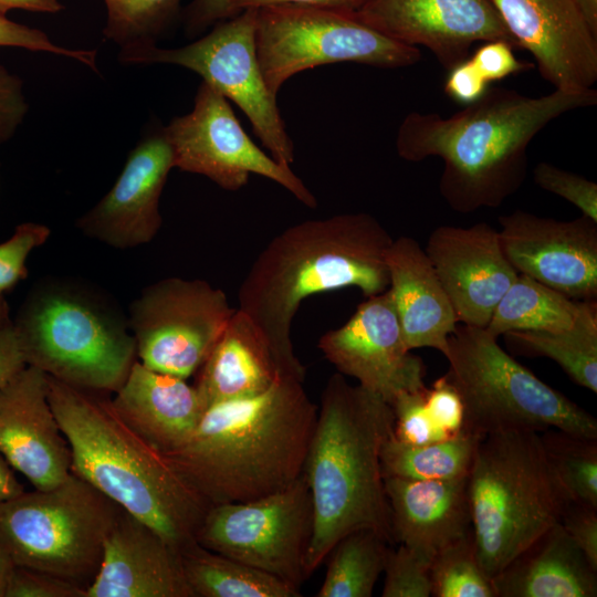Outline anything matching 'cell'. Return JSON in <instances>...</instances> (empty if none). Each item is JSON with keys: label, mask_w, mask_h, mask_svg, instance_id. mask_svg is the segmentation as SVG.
Returning <instances> with one entry per match:
<instances>
[{"label": "cell", "mask_w": 597, "mask_h": 597, "mask_svg": "<svg viewBox=\"0 0 597 597\" xmlns=\"http://www.w3.org/2000/svg\"><path fill=\"white\" fill-rule=\"evenodd\" d=\"M597 103V91L554 92L525 96L490 87L485 94L449 117L410 112L400 123L396 150L405 160L429 157L443 161L439 190L460 213L495 208L523 185L527 147L551 122L565 113Z\"/></svg>", "instance_id": "6da1fadb"}, {"label": "cell", "mask_w": 597, "mask_h": 597, "mask_svg": "<svg viewBox=\"0 0 597 597\" xmlns=\"http://www.w3.org/2000/svg\"><path fill=\"white\" fill-rule=\"evenodd\" d=\"M303 383L280 375L256 396L209 407L190 436L163 454L209 506L286 488L303 472L318 413Z\"/></svg>", "instance_id": "7a4b0ae2"}, {"label": "cell", "mask_w": 597, "mask_h": 597, "mask_svg": "<svg viewBox=\"0 0 597 597\" xmlns=\"http://www.w3.org/2000/svg\"><path fill=\"white\" fill-rule=\"evenodd\" d=\"M391 241L375 217L357 212L296 223L262 250L240 285L238 308L263 332L282 375L305 379L291 339L302 302L348 286L366 297L386 291Z\"/></svg>", "instance_id": "3957f363"}, {"label": "cell", "mask_w": 597, "mask_h": 597, "mask_svg": "<svg viewBox=\"0 0 597 597\" xmlns=\"http://www.w3.org/2000/svg\"><path fill=\"white\" fill-rule=\"evenodd\" d=\"M392 432L394 412L387 401L350 385L339 373L329 377L303 467L314 512L306 578L353 531L371 528L395 544L380 462Z\"/></svg>", "instance_id": "277c9868"}, {"label": "cell", "mask_w": 597, "mask_h": 597, "mask_svg": "<svg viewBox=\"0 0 597 597\" xmlns=\"http://www.w3.org/2000/svg\"><path fill=\"white\" fill-rule=\"evenodd\" d=\"M48 397L71 449V472L156 531L171 547L196 542L209 505L103 392L48 376Z\"/></svg>", "instance_id": "5b68a950"}, {"label": "cell", "mask_w": 597, "mask_h": 597, "mask_svg": "<svg viewBox=\"0 0 597 597\" xmlns=\"http://www.w3.org/2000/svg\"><path fill=\"white\" fill-rule=\"evenodd\" d=\"M476 555L492 579L559 522L569 501L538 431L510 429L483 436L468 473Z\"/></svg>", "instance_id": "8992f818"}, {"label": "cell", "mask_w": 597, "mask_h": 597, "mask_svg": "<svg viewBox=\"0 0 597 597\" xmlns=\"http://www.w3.org/2000/svg\"><path fill=\"white\" fill-rule=\"evenodd\" d=\"M28 365L74 387L115 392L136 360V343L117 308L73 282L34 289L14 322Z\"/></svg>", "instance_id": "52a82bcc"}, {"label": "cell", "mask_w": 597, "mask_h": 597, "mask_svg": "<svg viewBox=\"0 0 597 597\" xmlns=\"http://www.w3.org/2000/svg\"><path fill=\"white\" fill-rule=\"evenodd\" d=\"M486 328L457 325L448 337L446 374L464 406V427L480 437L499 430L549 428L597 438V421L516 362Z\"/></svg>", "instance_id": "ba28073f"}, {"label": "cell", "mask_w": 597, "mask_h": 597, "mask_svg": "<svg viewBox=\"0 0 597 597\" xmlns=\"http://www.w3.org/2000/svg\"><path fill=\"white\" fill-rule=\"evenodd\" d=\"M122 507L74 473L60 484L0 502V545L14 566L44 572L85 589Z\"/></svg>", "instance_id": "9c48e42d"}, {"label": "cell", "mask_w": 597, "mask_h": 597, "mask_svg": "<svg viewBox=\"0 0 597 597\" xmlns=\"http://www.w3.org/2000/svg\"><path fill=\"white\" fill-rule=\"evenodd\" d=\"M255 46L269 90L277 95L295 74L316 66L354 62L399 69L418 63L421 52L392 40L354 13L274 4L255 9Z\"/></svg>", "instance_id": "30bf717a"}, {"label": "cell", "mask_w": 597, "mask_h": 597, "mask_svg": "<svg viewBox=\"0 0 597 597\" xmlns=\"http://www.w3.org/2000/svg\"><path fill=\"white\" fill-rule=\"evenodd\" d=\"M198 40L172 49L157 45L119 52L126 64H174L202 77L247 115L253 132L280 164L294 161V144L268 87L255 46V9H247L216 23Z\"/></svg>", "instance_id": "8fae6325"}, {"label": "cell", "mask_w": 597, "mask_h": 597, "mask_svg": "<svg viewBox=\"0 0 597 597\" xmlns=\"http://www.w3.org/2000/svg\"><path fill=\"white\" fill-rule=\"evenodd\" d=\"M314 531L308 484L302 474L286 488L251 501L211 505L196 542L300 589Z\"/></svg>", "instance_id": "7c38bea8"}, {"label": "cell", "mask_w": 597, "mask_h": 597, "mask_svg": "<svg viewBox=\"0 0 597 597\" xmlns=\"http://www.w3.org/2000/svg\"><path fill=\"white\" fill-rule=\"evenodd\" d=\"M220 289L170 277L144 290L130 307L129 328L144 366L187 379L198 371L234 313Z\"/></svg>", "instance_id": "4fadbf2b"}, {"label": "cell", "mask_w": 597, "mask_h": 597, "mask_svg": "<svg viewBox=\"0 0 597 597\" xmlns=\"http://www.w3.org/2000/svg\"><path fill=\"white\" fill-rule=\"evenodd\" d=\"M164 130L175 167L182 171L202 175L230 191L245 186L250 175H259L285 188L303 205L317 206L314 195L291 167L258 147L229 101L203 81L192 109L174 117Z\"/></svg>", "instance_id": "5bb4252c"}, {"label": "cell", "mask_w": 597, "mask_h": 597, "mask_svg": "<svg viewBox=\"0 0 597 597\" xmlns=\"http://www.w3.org/2000/svg\"><path fill=\"white\" fill-rule=\"evenodd\" d=\"M317 346L339 374L354 377L389 405L404 392L426 388V366L405 344L388 289L368 296L344 325L326 332Z\"/></svg>", "instance_id": "9a60e30c"}, {"label": "cell", "mask_w": 597, "mask_h": 597, "mask_svg": "<svg viewBox=\"0 0 597 597\" xmlns=\"http://www.w3.org/2000/svg\"><path fill=\"white\" fill-rule=\"evenodd\" d=\"M503 253L525 274L574 301L597 298V221L516 210L499 218Z\"/></svg>", "instance_id": "2e32d148"}, {"label": "cell", "mask_w": 597, "mask_h": 597, "mask_svg": "<svg viewBox=\"0 0 597 597\" xmlns=\"http://www.w3.org/2000/svg\"><path fill=\"white\" fill-rule=\"evenodd\" d=\"M354 14L392 40L425 46L446 70L476 42L504 40L517 49L491 0H367Z\"/></svg>", "instance_id": "e0dca14e"}, {"label": "cell", "mask_w": 597, "mask_h": 597, "mask_svg": "<svg viewBox=\"0 0 597 597\" xmlns=\"http://www.w3.org/2000/svg\"><path fill=\"white\" fill-rule=\"evenodd\" d=\"M517 49L528 51L555 90L583 92L597 81V36L575 0H491Z\"/></svg>", "instance_id": "ac0fdd59"}, {"label": "cell", "mask_w": 597, "mask_h": 597, "mask_svg": "<svg viewBox=\"0 0 597 597\" xmlns=\"http://www.w3.org/2000/svg\"><path fill=\"white\" fill-rule=\"evenodd\" d=\"M425 251L458 323L485 328L519 274L503 253L499 230L486 222L440 226L429 235Z\"/></svg>", "instance_id": "d6986e66"}, {"label": "cell", "mask_w": 597, "mask_h": 597, "mask_svg": "<svg viewBox=\"0 0 597 597\" xmlns=\"http://www.w3.org/2000/svg\"><path fill=\"white\" fill-rule=\"evenodd\" d=\"M174 167L164 127L148 130L129 151L113 187L77 227L117 249L148 243L160 229L159 199Z\"/></svg>", "instance_id": "ffe728a7"}, {"label": "cell", "mask_w": 597, "mask_h": 597, "mask_svg": "<svg viewBox=\"0 0 597 597\" xmlns=\"http://www.w3.org/2000/svg\"><path fill=\"white\" fill-rule=\"evenodd\" d=\"M0 454L38 490L71 473V449L48 397V375L28 365L0 388Z\"/></svg>", "instance_id": "44dd1931"}, {"label": "cell", "mask_w": 597, "mask_h": 597, "mask_svg": "<svg viewBox=\"0 0 597 597\" xmlns=\"http://www.w3.org/2000/svg\"><path fill=\"white\" fill-rule=\"evenodd\" d=\"M86 597H192L179 552L150 526L122 510L104 542Z\"/></svg>", "instance_id": "7402d4cb"}, {"label": "cell", "mask_w": 597, "mask_h": 597, "mask_svg": "<svg viewBox=\"0 0 597 597\" xmlns=\"http://www.w3.org/2000/svg\"><path fill=\"white\" fill-rule=\"evenodd\" d=\"M394 542L433 558L472 532L468 474L454 479L384 478Z\"/></svg>", "instance_id": "603a6c76"}, {"label": "cell", "mask_w": 597, "mask_h": 597, "mask_svg": "<svg viewBox=\"0 0 597 597\" xmlns=\"http://www.w3.org/2000/svg\"><path fill=\"white\" fill-rule=\"evenodd\" d=\"M386 266L407 348L430 347L446 355L448 337L459 323L426 251L410 237L392 239Z\"/></svg>", "instance_id": "cb8c5ba5"}, {"label": "cell", "mask_w": 597, "mask_h": 597, "mask_svg": "<svg viewBox=\"0 0 597 597\" xmlns=\"http://www.w3.org/2000/svg\"><path fill=\"white\" fill-rule=\"evenodd\" d=\"M111 402L119 417L161 453L179 447L203 412L195 387L186 379L155 371L137 359Z\"/></svg>", "instance_id": "d4e9b609"}, {"label": "cell", "mask_w": 597, "mask_h": 597, "mask_svg": "<svg viewBox=\"0 0 597 597\" xmlns=\"http://www.w3.org/2000/svg\"><path fill=\"white\" fill-rule=\"evenodd\" d=\"M282 375L263 332L237 308L197 371L193 385L202 411L256 396Z\"/></svg>", "instance_id": "484cf974"}, {"label": "cell", "mask_w": 597, "mask_h": 597, "mask_svg": "<svg viewBox=\"0 0 597 597\" xmlns=\"http://www.w3.org/2000/svg\"><path fill=\"white\" fill-rule=\"evenodd\" d=\"M496 597H596L597 569L554 524L492 579Z\"/></svg>", "instance_id": "4316f807"}, {"label": "cell", "mask_w": 597, "mask_h": 597, "mask_svg": "<svg viewBox=\"0 0 597 597\" xmlns=\"http://www.w3.org/2000/svg\"><path fill=\"white\" fill-rule=\"evenodd\" d=\"M503 336L512 350L548 357L574 383L597 392V300L580 301L577 317L568 329L511 331Z\"/></svg>", "instance_id": "83f0119b"}, {"label": "cell", "mask_w": 597, "mask_h": 597, "mask_svg": "<svg viewBox=\"0 0 597 597\" xmlns=\"http://www.w3.org/2000/svg\"><path fill=\"white\" fill-rule=\"evenodd\" d=\"M192 597H297L300 589L197 542L180 551Z\"/></svg>", "instance_id": "f1b7e54d"}, {"label": "cell", "mask_w": 597, "mask_h": 597, "mask_svg": "<svg viewBox=\"0 0 597 597\" xmlns=\"http://www.w3.org/2000/svg\"><path fill=\"white\" fill-rule=\"evenodd\" d=\"M580 301L519 273L485 327L499 337L511 331L559 332L573 326Z\"/></svg>", "instance_id": "f546056e"}, {"label": "cell", "mask_w": 597, "mask_h": 597, "mask_svg": "<svg viewBox=\"0 0 597 597\" xmlns=\"http://www.w3.org/2000/svg\"><path fill=\"white\" fill-rule=\"evenodd\" d=\"M481 438L463 429L457 436L444 440L409 444L397 440L392 432L380 452L383 475L409 480H440L467 475Z\"/></svg>", "instance_id": "4dcf8cb0"}, {"label": "cell", "mask_w": 597, "mask_h": 597, "mask_svg": "<svg viewBox=\"0 0 597 597\" xmlns=\"http://www.w3.org/2000/svg\"><path fill=\"white\" fill-rule=\"evenodd\" d=\"M392 544L379 532L360 528L332 548L317 597H370Z\"/></svg>", "instance_id": "1f68e13d"}, {"label": "cell", "mask_w": 597, "mask_h": 597, "mask_svg": "<svg viewBox=\"0 0 597 597\" xmlns=\"http://www.w3.org/2000/svg\"><path fill=\"white\" fill-rule=\"evenodd\" d=\"M106 23L103 35L130 52L157 45L181 11L182 0H103Z\"/></svg>", "instance_id": "d6a6232c"}, {"label": "cell", "mask_w": 597, "mask_h": 597, "mask_svg": "<svg viewBox=\"0 0 597 597\" xmlns=\"http://www.w3.org/2000/svg\"><path fill=\"white\" fill-rule=\"evenodd\" d=\"M540 436L568 500L597 507V438L555 428L546 429Z\"/></svg>", "instance_id": "836d02e7"}, {"label": "cell", "mask_w": 597, "mask_h": 597, "mask_svg": "<svg viewBox=\"0 0 597 597\" xmlns=\"http://www.w3.org/2000/svg\"><path fill=\"white\" fill-rule=\"evenodd\" d=\"M430 577L434 597H496L478 559L473 532L433 556Z\"/></svg>", "instance_id": "e575fe53"}, {"label": "cell", "mask_w": 597, "mask_h": 597, "mask_svg": "<svg viewBox=\"0 0 597 597\" xmlns=\"http://www.w3.org/2000/svg\"><path fill=\"white\" fill-rule=\"evenodd\" d=\"M431 558L402 544L390 546L384 567L383 597H429Z\"/></svg>", "instance_id": "d590c367"}, {"label": "cell", "mask_w": 597, "mask_h": 597, "mask_svg": "<svg viewBox=\"0 0 597 597\" xmlns=\"http://www.w3.org/2000/svg\"><path fill=\"white\" fill-rule=\"evenodd\" d=\"M427 387L418 391L404 392L391 404L394 412V437L409 444H426L449 437L429 415L425 395Z\"/></svg>", "instance_id": "8d00e7d4"}, {"label": "cell", "mask_w": 597, "mask_h": 597, "mask_svg": "<svg viewBox=\"0 0 597 597\" xmlns=\"http://www.w3.org/2000/svg\"><path fill=\"white\" fill-rule=\"evenodd\" d=\"M50 233V228L44 224L25 222L0 243V295L27 276L25 262L29 254L42 245Z\"/></svg>", "instance_id": "74e56055"}, {"label": "cell", "mask_w": 597, "mask_h": 597, "mask_svg": "<svg viewBox=\"0 0 597 597\" xmlns=\"http://www.w3.org/2000/svg\"><path fill=\"white\" fill-rule=\"evenodd\" d=\"M533 177L542 189L567 200L586 216L597 221V184L548 163H538Z\"/></svg>", "instance_id": "f35d334b"}, {"label": "cell", "mask_w": 597, "mask_h": 597, "mask_svg": "<svg viewBox=\"0 0 597 597\" xmlns=\"http://www.w3.org/2000/svg\"><path fill=\"white\" fill-rule=\"evenodd\" d=\"M0 46L21 48L41 51L73 59L97 71L96 50H81L60 46L42 31L17 23L6 15H0Z\"/></svg>", "instance_id": "ab89813d"}, {"label": "cell", "mask_w": 597, "mask_h": 597, "mask_svg": "<svg viewBox=\"0 0 597 597\" xmlns=\"http://www.w3.org/2000/svg\"><path fill=\"white\" fill-rule=\"evenodd\" d=\"M4 597H86V589L44 572L13 566Z\"/></svg>", "instance_id": "60d3db41"}, {"label": "cell", "mask_w": 597, "mask_h": 597, "mask_svg": "<svg viewBox=\"0 0 597 597\" xmlns=\"http://www.w3.org/2000/svg\"><path fill=\"white\" fill-rule=\"evenodd\" d=\"M425 404L434 423L449 437L463 430L464 406L458 390L446 375L427 388Z\"/></svg>", "instance_id": "b9f144b4"}, {"label": "cell", "mask_w": 597, "mask_h": 597, "mask_svg": "<svg viewBox=\"0 0 597 597\" xmlns=\"http://www.w3.org/2000/svg\"><path fill=\"white\" fill-rule=\"evenodd\" d=\"M514 46L504 40L486 41L473 51L469 59L478 72L491 84L533 66L519 61Z\"/></svg>", "instance_id": "7bdbcfd3"}, {"label": "cell", "mask_w": 597, "mask_h": 597, "mask_svg": "<svg viewBox=\"0 0 597 597\" xmlns=\"http://www.w3.org/2000/svg\"><path fill=\"white\" fill-rule=\"evenodd\" d=\"M558 523L597 569V507L568 501Z\"/></svg>", "instance_id": "ee69618b"}, {"label": "cell", "mask_w": 597, "mask_h": 597, "mask_svg": "<svg viewBox=\"0 0 597 597\" xmlns=\"http://www.w3.org/2000/svg\"><path fill=\"white\" fill-rule=\"evenodd\" d=\"M27 112L21 78L0 63V146L13 136Z\"/></svg>", "instance_id": "f6af8a7d"}, {"label": "cell", "mask_w": 597, "mask_h": 597, "mask_svg": "<svg viewBox=\"0 0 597 597\" xmlns=\"http://www.w3.org/2000/svg\"><path fill=\"white\" fill-rule=\"evenodd\" d=\"M448 71L443 91L455 103L464 106L474 103L490 88V83L478 72L469 56Z\"/></svg>", "instance_id": "bcb514c9"}, {"label": "cell", "mask_w": 597, "mask_h": 597, "mask_svg": "<svg viewBox=\"0 0 597 597\" xmlns=\"http://www.w3.org/2000/svg\"><path fill=\"white\" fill-rule=\"evenodd\" d=\"M232 0H192L184 10L185 32L189 38L203 33L216 23L231 18Z\"/></svg>", "instance_id": "7dc6e473"}, {"label": "cell", "mask_w": 597, "mask_h": 597, "mask_svg": "<svg viewBox=\"0 0 597 597\" xmlns=\"http://www.w3.org/2000/svg\"><path fill=\"white\" fill-rule=\"evenodd\" d=\"M28 366L25 352L14 323L0 325V388Z\"/></svg>", "instance_id": "c3c4849f"}, {"label": "cell", "mask_w": 597, "mask_h": 597, "mask_svg": "<svg viewBox=\"0 0 597 597\" xmlns=\"http://www.w3.org/2000/svg\"><path fill=\"white\" fill-rule=\"evenodd\" d=\"M366 2L367 0H232L231 15L233 17L247 9H259L274 4H294L356 13Z\"/></svg>", "instance_id": "681fc988"}, {"label": "cell", "mask_w": 597, "mask_h": 597, "mask_svg": "<svg viewBox=\"0 0 597 597\" xmlns=\"http://www.w3.org/2000/svg\"><path fill=\"white\" fill-rule=\"evenodd\" d=\"M64 8L60 0H0V15L12 9H21L36 13H59Z\"/></svg>", "instance_id": "f907efd6"}, {"label": "cell", "mask_w": 597, "mask_h": 597, "mask_svg": "<svg viewBox=\"0 0 597 597\" xmlns=\"http://www.w3.org/2000/svg\"><path fill=\"white\" fill-rule=\"evenodd\" d=\"M24 492L23 485L15 478L11 465L0 454V502Z\"/></svg>", "instance_id": "816d5d0a"}, {"label": "cell", "mask_w": 597, "mask_h": 597, "mask_svg": "<svg viewBox=\"0 0 597 597\" xmlns=\"http://www.w3.org/2000/svg\"><path fill=\"white\" fill-rule=\"evenodd\" d=\"M590 31L597 36V0H575Z\"/></svg>", "instance_id": "f5cc1de1"}, {"label": "cell", "mask_w": 597, "mask_h": 597, "mask_svg": "<svg viewBox=\"0 0 597 597\" xmlns=\"http://www.w3.org/2000/svg\"><path fill=\"white\" fill-rule=\"evenodd\" d=\"M13 566L14 565L10 561L9 556L0 545V597H4L7 582Z\"/></svg>", "instance_id": "db71d44e"}, {"label": "cell", "mask_w": 597, "mask_h": 597, "mask_svg": "<svg viewBox=\"0 0 597 597\" xmlns=\"http://www.w3.org/2000/svg\"><path fill=\"white\" fill-rule=\"evenodd\" d=\"M8 321V306L2 295H0V325Z\"/></svg>", "instance_id": "11a10c76"}]
</instances>
